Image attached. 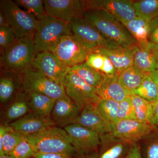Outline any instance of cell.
<instances>
[{"label": "cell", "mask_w": 158, "mask_h": 158, "mask_svg": "<svg viewBox=\"0 0 158 158\" xmlns=\"http://www.w3.org/2000/svg\"><path fill=\"white\" fill-rule=\"evenodd\" d=\"M107 39L126 48L138 45L127 29L116 18L101 10H88L83 15Z\"/></svg>", "instance_id": "1"}, {"label": "cell", "mask_w": 158, "mask_h": 158, "mask_svg": "<svg viewBox=\"0 0 158 158\" xmlns=\"http://www.w3.org/2000/svg\"><path fill=\"white\" fill-rule=\"evenodd\" d=\"M25 138L37 153L60 154L70 158L77 153L64 129L51 127L37 134L25 136Z\"/></svg>", "instance_id": "2"}, {"label": "cell", "mask_w": 158, "mask_h": 158, "mask_svg": "<svg viewBox=\"0 0 158 158\" xmlns=\"http://www.w3.org/2000/svg\"><path fill=\"white\" fill-rule=\"evenodd\" d=\"M36 56L34 38L17 40L1 52V66L5 70L22 73L31 67Z\"/></svg>", "instance_id": "3"}, {"label": "cell", "mask_w": 158, "mask_h": 158, "mask_svg": "<svg viewBox=\"0 0 158 158\" xmlns=\"http://www.w3.org/2000/svg\"><path fill=\"white\" fill-rule=\"evenodd\" d=\"M73 36L69 24L46 15L39 21L34 37L36 55L52 52L62 37Z\"/></svg>", "instance_id": "4"}, {"label": "cell", "mask_w": 158, "mask_h": 158, "mask_svg": "<svg viewBox=\"0 0 158 158\" xmlns=\"http://www.w3.org/2000/svg\"><path fill=\"white\" fill-rule=\"evenodd\" d=\"M0 8L7 25L13 31L16 39L34 38L39 20L34 15L22 10L11 0L1 1Z\"/></svg>", "instance_id": "5"}, {"label": "cell", "mask_w": 158, "mask_h": 158, "mask_svg": "<svg viewBox=\"0 0 158 158\" xmlns=\"http://www.w3.org/2000/svg\"><path fill=\"white\" fill-rule=\"evenodd\" d=\"M73 36L89 52L119 46L106 38L84 16L75 19L69 24Z\"/></svg>", "instance_id": "6"}, {"label": "cell", "mask_w": 158, "mask_h": 158, "mask_svg": "<svg viewBox=\"0 0 158 158\" xmlns=\"http://www.w3.org/2000/svg\"><path fill=\"white\" fill-rule=\"evenodd\" d=\"M63 85L66 95L81 111L85 108H96L102 100L98 88L88 85L71 69Z\"/></svg>", "instance_id": "7"}, {"label": "cell", "mask_w": 158, "mask_h": 158, "mask_svg": "<svg viewBox=\"0 0 158 158\" xmlns=\"http://www.w3.org/2000/svg\"><path fill=\"white\" fill-rule=\"evenodd\" d=\"M23 87L28 93L35 92L57 100L66 95L65 88L31 67L23 73Z\"/></svg>", "instance_id": "8"}, {"label": "cell", "mask_w": 158, "mask_h": 158, "mask_svg": "<svg viewBox=\"0 0 158 158\" xmlns=\"http://www.w3.org/2000/svg\"><path fill=\"white\" fill-rule=\"evenodd\" d=\"M43 2L47 15L66 23L83 16L87 11L85 1L44 0Z\"/></svg>", "instance_id": "9"}, {"label": "cell", "mask_w": 158, "mask_h": 158, "mask_svg": "<svg viewBox=\"0 0 158 158\" xmlns=\"http://www.w3.org/2000/svg\"><path fill=\"white\" fill-rule=\"evenodd\" d=\"M32 66L53 81L63 85L71 67L62 63L52 52L36 55Z\"/></svg>", "instance_id": "10"}, {"label": "cell", "mask_w": 158, "mask_h": 158, "mask_svg": "<svg viewBox=\"0 0 158 158\" xmlns=\"http://www.w3.org/2000/svg\"><path fill=\"white\" fill-rule=\"evenodd\" d=\"M86 9L106 11L116 18L122 23L136 17L134 1L129 0L85 1Z\"/></svg>", "instance_id": "11"}, {"label": "cell", "mask_w": 158, "mask_h": 158, "mask_svg": "<svg viewBox=\"0 0 158 158\" xmlns=\"http://www.w3.org/2000/svg\"><path fill=\"white\" fill-rule=\"evenodd\" d=\"M52 52L62 63L71 68L85 62L88 52L73 36H65Z\"/></svg>", "instance_id": "12"}, {"label": "cell", "mask_w": 158, "mask_h": 158, "mask_svg": "<svg viewBox=\"0 0 158 158\" xmlns=\"http://www.w3.org/2000/svg\"><path fill=\"white\" fill-rule=\"evenodd\" d=\"M137 119H125L117 121L111 127V134L132 144L144 139L156 128Z\"/></svg>", "instance_id": "13"}, {"label": "cell", "mask_w": 158, "mask_h": 158, "mask_svg": "<svg viewBox=\"0 0 158 158\" xmlns=\"http://www.w3.org/2000/svg\"><path fill=\"white\" fill-rule=\"evenodd\" d=\"M64 129L68 133L78 154L83 155L99 146L100 135L92 130L77 123L68 125Z\"/></svg>", "instance_id": "14"}, {"label": "cell", "mask_w": 158, "mask_h": 158, "mask_svg": "<svg viewBox=\"0 0 158 158\" xmlns=\"http://www.w3.org/2000/svg\"><path fill=\"white\" fill-rule=\"evenodd\" d=\"M55 125L52 118L42 117L33 113L12 122L9 126L15 131L27 136L37 134L48 128L55 126Z\"/></svg>", "instance_id": "15"}, {"label": "cell", "mask_w": 158, "mask_h": 158, "mask_svg": "<svg viewBox=\"0 0 158 158\" xmlns=\"http://www.w3.org/2000/svg\"><path fill=\"white\" fill-rule=\"evenodd\" d=\"M100 144L97 158H127L134 144L107 133L100 135Z\"/></svg>", "instance_id": "16"}, {"label": "cell", "mask_w": 158, "mask_h": 158, "mask_svg": "<svg viewBox=\"0 0 158 158\" xmlns=\"http://www.w3.org/2000/svg\"><path fill=\"white\" fill-rule=\"evenodd\" d=\"M81 110L67 95L56 100L52 113L55 124L64 126L73 123Z\"/></svg>", "instance_id": "17"}, {"label": "cell", "mask_w": 158, "mask_h": 158, "mask_svg": "<svg viewBox=\"0 0 158 158\" xmlns=\"http://www.w3.org/2000/svg\"><path fill=\"white\" fill-rule=\"evenodd\" d=\"M73 123L92 130L100 135L111 132V125L100 114L96 108H85L82 110Z\"/></svg>", "instance_id": "18"}, {"label": "cell", "mask_w": 158, "mask_h": 158, "mask_svg": "<svg viewBox=\"0 0 158 158\" xmlns=\"http://www.w3.org/2000/svg\"><path fill=\"white\" fill-rule=\"evenodd\" d=\"M134 65L146 73L158 69V45L150 42L146 47H135Z\"/></svg>", "instance_id": "19"}, {"label": "cell", "mask_w": 158, "mask_h": 158, "mask_svg": "<svg viewBox=\"0 0 158 158\" xmlns=\"http://www.w3.org/2000/svg\"><path fill=\"white\" fill-rule=\"evenodd\" d=\"M135 47L126 48L119 46L100 49L93 52L99 53L107 57L119 73L134 65Z\"/></svg>", "instance_id": "20"}, {"label": "cell", "mask_w": 158, "mask_h": 158, "mask_svg": "<svg viewBox=\"0 0 158 158\" xmlns=\"http://www.w3.org/2000/svg\"><path fill=\"white\" fill-rule=\"evenodd\" d=\"M118 76H106L102 84L98 88L99 95L102 100H110L119 102L131 96L129 91L119 83Z\"/></svg>", "instance_id": "21"}, {"label": "cell", "mask_w": 158, "mask_h": 158, "mask_svg": "<svg viewBox=\"0 0 158 158\" xmlns=\"http://www.w3.org/2000/svg\"><path fill=\"white\" fill-rule=\"evenodd\" d=\"M141 48L146 47L149 44V22L137 17L123 23Z\"/></svg>", "instance_id": "22"}, {"label": "cell", "mask_w": 158, "mask_h": 158, "mask_svg": "<svg viewBox=\"0 0 158 158\" xmlns=\"http://www.w3.org/2000/svg\"><path fill=\"white\" fill-rule=\"evenodd\" d=\"M29 94V104L33 113L43 117L50 118L56 100L35 92Z\"/></svg>", "instance_id": "23"}, {"label": "cell", "mask_w": 158, "mask_h": 158, "mask_svg": "<svg viewBox=\"0 0 158 158\" xmlns=\"http://www.w3.org/2000/svg\"><path fill=\"white\" fill-rule=\"evenodd\" d=\"M85 62L91 67L106 76L118 75V71L107 57L96 52H89Z\"/></svg>", "instance_id": "24"}, {"label": "cell", "mask_w": 158, "mask_h": 158, "mask_svg": "<svg viewBox=\"0 0 158 158\" xmlns=\"http://www.w3.org/2000/svg\"><path fill=\"white\" fill-rule=\"evenodd\" d=\"M146 74L133 65L118 73V80L131 95V93L141 85Z\"/></svg>", "instance_id": "25"}, {"label": "cell", "mask_w": 158, "mask_h": 158, "mask_svg": "<svg viewBox=\"0 0 158 158\" xmlns=\"http://www.w3.org/2000/svg\"><path fill=\"white\" fill-rule=\"evenodd\" d=\"M85 82L94 88H98L104 81L106 76L91 67L86 62L71 68Z\"/></svg>", "instance_id": "26"}, {"label": "cell", "mask_w": 158, "mask_h": 158, "mask_svg": "<svg viewBox=\"0 0 158 158\" xmlns=\"http://www.w3.org/2000/svg\"><path fill=\"white\" fill-rule=\"evenodd\" d=\"M130 97L135 109L137 120L145 124L153 126V103L134 94L131 95Z\"/></svg>", "instance_id": "27"}, {"label": "cell", "mask_w": 158, "mask_h": 158, "mask_svg": "<svg viewBox=\"0 0 158 158\" xmlns=\"http://www.w3.org/2000/svg\"><path fill=\"white\" fill-rule=\"evenodd\" d=\"M137 17L150 22L158 17V0H140L134 2Z\"/></svg>", "instance_id": "28"}, {"label": "cell", "mask_w": 158, "mask_h": 158, "mask_svg": "<svg viewBox=\"0 0 158 158\" xmlns=\"http://www.w3.org/2000/svg\"><path fill=\"white\" fill-rule=\"evenodd\" d=\"M131 94L141 97L151 102H155L158 100L157 85L147 73L141 85L131 93Z\"/></svg>", "instance_id": "29"}, {"label": "cell", "mask_w": 158, "mask_h": 158, "mask_svg": "<svg viewBox=\"0 0 158 158\" xmlns=\"http://www.w3.org/2000/svg\"><path fill=\"white\" fill-rule=\"evenodd\" d=\"M118 102L110 100H102L96 107L102 116L112 127L117 121Z\"/></svg>", "instance_id": "30"}, {"label": "cell", "mask_w": 158, "mask_h": 158, "mask_svg": "<svg viewBox=\"0 0 158 158\" xmlns=\"http://www.w3.org/2000/svg\"><path fill=\"white\" fill-rule=\"evenodd\" d=\"M24 138V136L15 131L8 126V130L4 135L2 151L0 153V156H9L18 144Z\"/></svg>", "instance_id": "31"}, {"label": "cell", "mask_w": 158, "mask_h": 158, "mask_svg": "<svg viewBox=\"0 0 158 158\" xmlns=\"http://www.w3.org/2000/svg\"><path fill=\"white\" fill-rule=\"evenodd\" d=\"M29 102L24 99H19L10 105L6 113L8 121H15L26 116L30 110Z\"/></svg>", "instance_id": "32"}, {"label": "cell", "mask_w": 158, "mask_h": 158, "mask_svg": "<svg viewBox=\"0 0 158 158\" xmlns=\"http://www.w3.org/2000/svg\"><path fill=\"white\" fill-rule=\"evenodd\" d=\"M18 6L28 10L38 20H40L47 15L43 1L41 0H16L15 1Z\"/></svg>", "instance_id": "33"}, {"label": "cell", "mask_w": 158, "mask_h": 158, "mask_svg": "<svg viewBox=\"0 0 158 158\" xmlns=\"http://www.w3.org/2000/svg\"><path fill=\"white\" fill-rule=\"evenodd\" d=\"M15 90L13 79L9 75L1 76L0 80V100L5 103L11 99Z\"/></svg>", "instance_id": "34"}, {"label": "cell", "mask_w": 158, "mask_h": 158, "mask_svg": "<svg viewBox=\"0 0 158 158\" xmlns=\"http://www.w3.org/2000/svg\"><path fill=\"white\" fill-rule=\"evenodd\" d=\"M145 158H158V128L144 139Z\"/></svg>", "instance_id": "35"}, {"label": "cell", "mask_w": 158, "mask_h": 158, "mask_svg": "<svg viewBox=\"0 0 158 158\" xmlns=\"http://www.w3.org/2000/svg\"><path fill=\"white\" fill-rule=\"evenodd\" d=\"M117 119L118 121L125 119H137L130 96L118 102Z\"/></svg>", "instance_id": "36"}, {"label": "cell", "mask_w": 158, "mask_h": 158, "mask_svg": "<svg viewBox=\"0 0 158 158\" xmlns=\"http://www.w3.org/2000/svg\"><path fill=\"white\" fill-rule=\"evenodd\" d=\"M37 153L25 138L18 144L9 155L11 158H30Z\"/></svg>", "instance_id": "37"}, {"label": "cell", "mask_w": 158, "mask_h": 158, "mask_svg": "<svg viewBox=\"0 0 158 158\" xmlns=\"http://www.w3.org/2000/svg\"><path fill=\"white\" fill-rule=\"evenodd\" d=\"M16 40L14 32L8 26L0 27L1 52L12 45Z\"/></svg>", "instance_id": "38"}, {"label": "cell", "mask_w": 158, "mask_h": 158, "mask_svg": "<svg viewBox=\"0 0 158 158\" xmlns=\"http://www.w3.org/2000/svg\"><path fill=\"white\" fill-rule=\"evenodd\" d=\"M149 42L158 45V17L149 22Z\"/></svg>", "instance_id": "39"}, {"label": "cell", "mask_w": 158, "mask_h": 158, "mask_svg": "<svg viewBox=\"0 0 158 158\" xmlns=\"http://www.w3.org/2000/svg\"><path fill=\"white\" fill-rule=\"evenodd\" d=\"M127 158H142L140 148L137 143L133 144Z\"/></svg>", "instance_id": "40"}, {"label": "cell", "mask_w": 158, "mask_h": 158, "mask_svg": "<svg viewBox=\"0 0 158 158\" xmlns=\"http://www.w3.org/2000/svg\"><path fill=\"white\" fill-rule=\"evenodd\" d=\"M34 158H70L63 155L57 153H38L34 156Z\"/></svg>", "instance_id": "41"}, {"label": "cell", "mask_w": 158, "mask_h": 158, "mask_svg": "<svg viewBox=\"0 0 158 158\" xmlns=\"http://www.w3.org/2000/svg\"><path fill=\"white\" fill-rule=\"evenodd\" d=\"M154 113L152 125L158 128V101L153 103Z\"/></svg>", "instance_id": "42"}, {"label": "cell", "mask_w": 158, "mask_h": 158, "mask_svg": "<svg viewBox=\"0 0 158 158\" xmlns=\"http://www.w3.org/2000/svg\"><path fill=\"white\" fill-rule=\"evenodd\" d=\"M148 75L152 79L157 85H158V69L152 72L148 73Z\"/></svg>", "instance_id": "43"}, {"label": "cell", "mask_w": 158, "mask_h": 158, "mask_svg": "<svg viewBox=\"0 0 158 158\" xmlns=\"http://www.w3.org/2000/svg\"><path fill=\"white\" fill-rule=\"evenodd\" d=\"M4 26H8V25L2 12L0 10V27H4Z\"/></svg>", "instance_id": "44"}, {"label": "cell", "mask_w": 158, "mask_h": 158, "mask_svg": "<svg viewBox=\"0 0 158 158\" xmlns=\"http://www.w3.org/2000/svg\"><path fill=\"white\" fill-rule=\"evenodd\" d=\"M84 158H97V153H94L92 154L89 155L87 156Z\"/></svg>", "instance_id": "45"}, {"label": "cell", "mask_w": 158, "mask_h": 158, "mask_svg": "<svg viewBox=\"0 0 158 158\" xmlns=\"http://www.w3.org/2000/svg\"><path fill=\"white\" fill-rule=\"evenodd\" d=\"M0 158H11L9 156L4 155L0 156Z\"/></svg>", "instance_id": "46"}, {"label": "cell", "mask_w": 158, "mask_h": 158, "mask_svg": "<svg viewBox=\"0 0 158 158\" xmlns=\"http://www.w3.org/2000/svg\"><path fill=\"white\" fill-rule=\"evenodd\" d=\"M157 87H158V85H157Z\"/></svg>", "instance_id": "47"}]
</instances>
